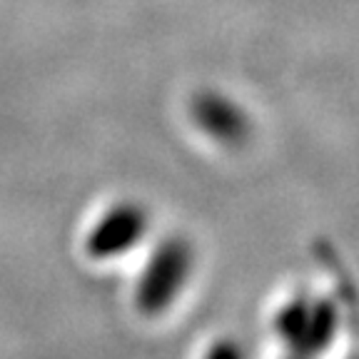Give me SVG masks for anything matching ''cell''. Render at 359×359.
Returning a JSON list of instances; mask_svg holds the SVG:
<instances>
[{
    "label": "cell",
    "mask_w": 359,
    "mask_h": 359,
    "mask_svg": "<svg viewBox=\"0 0 359 359\" xmlns=\"http://www.w3.org/2000/svg\"><path fill=\"white\" fill-rule=\"evenodd\" d=\"M197 275V252L187 237L163 235L150 240L137 257L130 285V304L142 320H165L185 299Z\"/></svg>",
    "instance_id": "obj_1"
},
{
    "label": "cell",
    "mask_w": 359,
    "mask_h": 359,
    "mask_svg": "<svg viewBox=\"0 0 359 359\" xmlns=\"http://www.w3.org/2000/svg\"><path fill=\"white\" fill-rule=\"evenodd\" d=\"M152 240V212L135 197H115L90 215L80 230V255L97 267L140 257Z\"/></svg>",
    "instance_id": "obj_2"
},
{
    "label": "cell",
    "mask_w": 359,
    "mask_h": 359,
    "mask_svg": "<svg viewBox=\"0 0 359 359\" xmlns=\"http://www.w3.org/2000/svg\"><path fill=\"white\" fill-rule=\"evenodd\" d=\"M187 120L202 140L219 150H240L252 140L255 123L237 97L222 90L202 88L192 93Z\"/></svg>",
    "instance_id": "obj_3"
},
{
    "label": "cell",
    "mask_w": 359,
    "mask_h": 359,
    "mask_svg": "<svg viewBox=\"0 0 359 359\" xmlns=\"http://www.w3.org/2000/svg\"><path fill=\"white\" fill-rule=\"evenodd\" d=\"M277 342H287L294 352H322L334 342V332L339 327V314L332 299L294 294L287 297L275 312Z\"/></svg>",
    "instance_id": "obj_4"
}]
</instances>
